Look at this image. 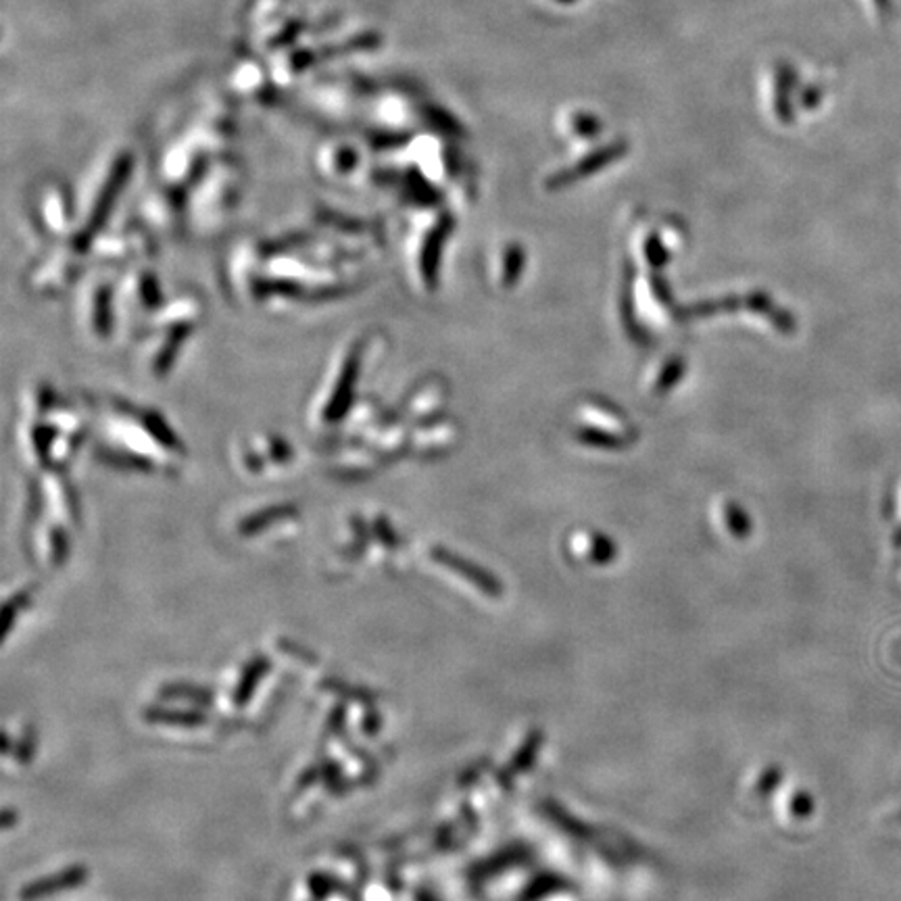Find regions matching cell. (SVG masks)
Listing matches in <instances>:
<instances>
[{
    "label": "cell",
    "mask_w": 901,
    "mask_h": 901,
    "mask_svg": "<svg viewBox=\"0 0 901 901\" xmlns=\"http://www.w3.org/2000/svg\"><path fill=\"white\" fill-rule=\"evenodd\" d=\"M228 86L236 99H251L263 107L272 105L280 86L274 80L270 63L263 61V55L249 51L236 55L228 69Z\"/></svg>",
    "instance_id": "1"
},
{
    "label": "cell",
    "mask_w": 901,
    "mask_h": 901,
    "mask_svg": "<svg viewBox=\"0 0 901 901\" xmlns=\"http://www.w3.org/2000/svg\"><path fill=\"white\" fill-rule=\"evenodd\" d=\"M84 876V872L82 870H78V872H67V874H61V876H57L55 881H42V883H38L36 887H32V895H44V893H48V891H59V889H65V887H71L69 883H78L80 879Z\"/></svg>",
    "instance_id": "2"
}]
</instances>
